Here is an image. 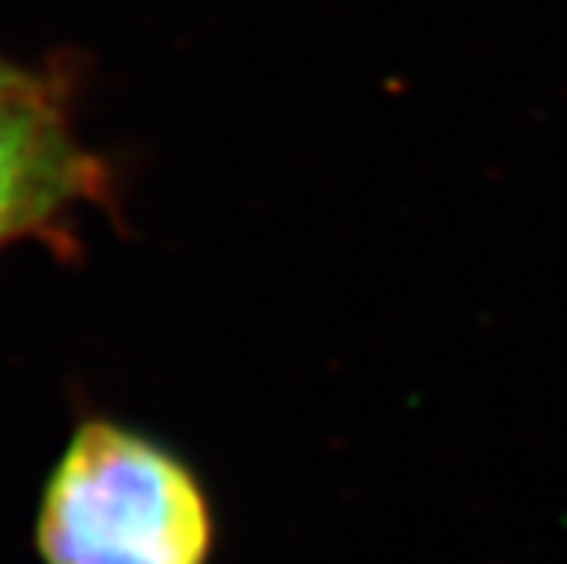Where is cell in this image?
Instances as JSON below:
<instances>
[{
  "mask_svg": "<svg viewBox=\"0 0 567 564\" xmlns=\"http://www.w3.org/2000/svg\"><path fill=\"white\" fill-rule=\"evenodd\" d=\"M34 551L41 564H212L218 510L171 445L92 416L44 476Z\"/></svg>",
  "mask_w": 567,
  "mask_h": 564,
  "instance_id": "obj_1",
  "label": "cell"
},
{
  "mask_svg": "<svg viewBox=\"0 0 567 564\" xmlns=\"http://www.w3.org/2000/svg\"><path fill=\"white\" fill-rule=\"evenodd\" d=\"M113 204L110 164L89 150L51 79L0 82V255L72 242L79 215Z\"/></svg>",
  "mask_w": 567,
  "mask_h": 564,
  "instance_id": "obj_2",
  "label": "cell"
},
{
  "mask_svg": "<svg viewBox=\"0 0 567 564\" xmlns=\"http://www.w3.org/2000/svg\"><path fill=\"white\" fill-rule=\"evenodd\" d=\"M21 75H28V69H18V65H11V62L0 59V82H14V79H21Z\"/></svg>",
  "mask_w": 567,
  "mask_h": 564,
  "instance_id": "obj_3",
  "label": "cell"
}]
</instances>
